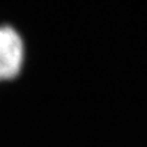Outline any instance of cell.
Masks as SVG:
<instances>
[{
	"label": "cell",
	"instance_id": "6da1fadb",
	"mask_svg": "<svg viewBox=\"0 0 147 147\" xmlns=\"http://www.w3.org/2000/svg\"><path fill=\"white\" fill-rule=\"evenodd\" d=\"M25 63V44L21 34L8 25L0 26V82L16 78Z\"/></svg>",
	"mask_w": 147,
	"mask_h": 147
}]
</instances>
